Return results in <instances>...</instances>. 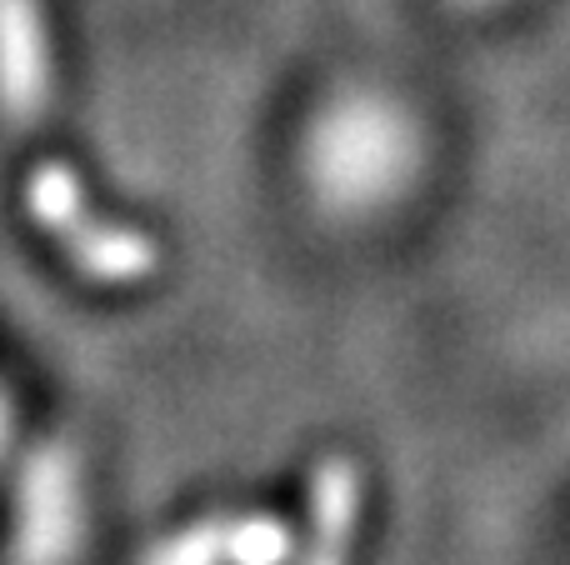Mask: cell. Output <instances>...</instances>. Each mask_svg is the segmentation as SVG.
<instances>
[{
	"label": "cell",
	"mask_w": 570,
	"mask_h": 565,
	"mask_svg": "<svg viewBox=\"0 0 570 565\" xmlns=\"http://www.w3.org/2000/svg\"><path fill=\"white\" fill-rule=\"evenodd\" d=\"M355 521V490L341 466L321 476V496H315V546L305 565H345V541H351Z\"/></svg>",
	"instance_id": "1"
}]
</instances>
